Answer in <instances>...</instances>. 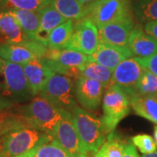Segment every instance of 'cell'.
<instances>
[{
  "instance_id": "5bb4252c",
  "label": "cell",
  "mask_w": 157,
  "mask_h": 157,
  "mask_svg": "<svg viewBox=\"0 0 157 157\" xmlns=\"http://www.w3.org/2000/svg\"><path fill=\"white\" fill-rule=\"evenodd\" d=\"M135 27L133 17L105 25L98 28L100 43L128 47L129 35Z\"/></svg>"
},
{
  "instance_id": "277c9868",
  "label": "cell",
  "mask_w": 157,
  "mask_h": 157,
  "mask_svg": "<svg viewBox=\"0 0 157 157\" xmlns=\"http://www.w3.org/2000/svg\"><path fill=\"white\" fill-rule=\"evenodd\" d=\"M53 140L52 136L39 130L23 127L9 131L0 143V153L6 157H17L35 147Z\"/></svg>"
},
{
  "instance_id": "d6a6232c",
  "label": "cell",
  "mask_w": 157,
  "mask_h": 157,
  "mask_svg": "<svg viewBox=\"0 0 157 157\" xmlns=\"http://www.w3.org/2000/svg\"><path fill=\"white\" fill-rule=\"evenodd\" d=\"M122 157H140V155H139L135 145L133 143L128 142L125 147Z\"/></svg>"
},
{
  "instance_id": "60d3db41",
  "label": "cell",
  "mask_w": 157,
  "mask_h": 157,
  "mask_svg": "<svg viewBox=\"0 0 157 157\" xmlns=\"http://www.w3.org/2000/svg\"><path fill=\"white\" fill-rule=\"evenodd\" d=\"M155 97H156V99H157V94H155Z\"/></svg>"
},
{
  "instance_id": "7c38bea8",
  "label": "cell",
  "mask_w": 157,
  "mask_h": 157,
  "mask_svg": "<svg viewBox=\"0 0 157 157\" xmlns=\"http://www.w3.org/2000/svg\"><path fill=\"white\" fill-rule=\"evenodd\" d=\"M105 87L99 81L78 77L74 84L76 101L86 110H96L101 105Z\"/></svg>"
},
{
  "instance_id": "d6986e66",
  "label": "cell",
  "mask_w": 157,
  "mask_h": 157,
  "mask_svg": "<svg viewBox=\"0 0 157 157\" xmlns=\"http://www.w3.org/2000/svg\"><path fill=\"white\" fill-rule=\"evenodd\" d=\"M39 17L40 27L38 38L40 42L46 45L47 38L51 32L67 19L63 17L52 4L39 11Z\"/></svg>"
},
{
  "instance_id": "44dd1931",
  "label": "cell",
  "mask_w": 157,
  "mask_h": 157,
  "mask_svg": "<svg viewBox=\"0 0 157 157\" xmlns=\"http://www.w3.org/2000/svg\"><path fill=\"white\" fill-rule=\"evenodd\" d=\"M9 11L16 18L18 25H20L24 33L27 35L29 39L39 41L38 38L39 27H40L39 11H25V10H17V9L9 10Z\"/></svg>"
},
{
  "instance_id": "836d02e7",
  "label": "cell",
  "mask_w": 157,
  "mask_h": 157,
  "mask_svg": "<svg viewBox=\"0 0 157 157\" xmlns=\"http://www.w3.org/2000/svg\"><path fill=\"white\" fill-rule=\"evenodd\" d=\"M144 31L147 33L151 35L154 39L157 40V22L156 21H150L147 22L144 26Z\"/></svg>"
},
{
  "instance_id": "cb8c5ba5",
  "label": "cell",
  "mask_w": 157,
  "mask_h": 157,
  "mask_svg": "<svg viewBox=\"0 0 157 157\" xmlns=\"http://www.w3.org/2000/svg\"><path fill=\"white\" fill-rule=\"evenodd\" d=\"M52 5L67 20H79L86 17V10L78 0H52Z\"/></svg>"
},
{
  "instance_id": "e0dca14e",
  "label": "cell",
  "mask_w": 157,
  "mask_h": 157,
  "mask_svg": "<svg viewBox=\"0 0 157 157\" xmlns=\"http://www.w3.org/2000/svg\"><path fill=\"white\" fill-rule=\"evenodd\" d=\"M128 47L135 58H148L157 52V40L140 27H135L129 35Z\"/></svg>"
},
{
  "instance_id": "8d00e7d4",
  "label": "cell",
  "mask_w": 157,
  "mask_h": 157,
  "mask_svg": "<svg viewBox=\"0 0 157 157\" xmlns=\"http://www.w3.org/2000/svg\"><path fill=\"white\" fill-rule=\"evenodd\" d=\"M154 140H155L157 145V125H155L154 128Z\"/></svg>"
},
{
  "instance_id": "9c48e42d",
  "label": "cell",
  "mask_w": 157,
  "mask_h": 157,
  "mask_svg": "<svg viewBox=\"0 0 157 157\" xmlns=\"http://www.w3.org/2000/svg\"><path fill=\"white\" fill-rule=\"evenodd\" d=\"M53 140L71 157H89L74 128L71 111L62 110V118L52 134Z\"/></svg>"
},
{
  "instance_id": "ba28073f",
  "label": "cell",
  "mask_w": 157,
  "mask_h": 157,
  "mask_svg": "<svg viewBox=\"0 0 157 157\" xmlns=\"http://www.w3.org/2000/svg\"><path fill=\"white\" fill-rule=\"evenodd\" d=\"M44 59L52 72L76 78L79 76L80 68L90 61L88 55L70 49H48Z\"/></svg>"
},
{
  "instance_id": "3957f363",
  "label": "cell",
  "mask_w": 157,
  "mask_h": 157,
  "mask_svg": "<svg viewBox=\"0 0 157 157\" xmlns=\"http://www.w3.org/2000/svg\"><path fill=\"white\" fill-rule=\"evenodd\" d=\"M74 128L89 157H94L106 140V132L101 119L82 107L76 106L71 111Z\"/></svg>"
},
{
  "instance_id": "2e32d148",
  "label": "cell",
  "mask_w": 157,
  "mask_h": 157,
  "mask_svg": "<svg viewBox=\"0 0 157 157\" xmlns=\"http://www.w3.org/2000/svg\"><path fill=\"white\" fill-rule=\"evenodd\" d=\"M132 55L128 47L100 43L95 52L90 55L89 59L90 61L99 63L111 70H114L121 62L131 58Z\"/></svg>"
},
{
  "instance_id": "f546056e",
  "label": "cell",
  "mask_w": 157,
  "mask_h": 157,
  "mask_svg": "<svg viewBox=\"0 0 157 157\" xmlns=\"http://www.w3.org/2000/svg\"><path fill=\"white\" fill-rule=\"evenodd\" d=\"M133 94L139 95H155L157 94V75L145 69L139 81L135 86Z\"/></svg>"
},
{
  "instance_id": "9a60e30c",
  "label": "cell",
  "mask_w": 157,
  "mask_h": 157,
  "mask_svg": "<svg viewBox=\"0 0 157 157\" xmlns=\"http://www.w3.org/2000/svg\"><path fill=\"white\" fill-rule=\"evenodd\" d=\"M28 84L35 96L39 95L52 72L46 65L44 58H37L21 65Z\"/></svg>"
},
{
  "instance_id": "d590c367",
  "label": "cell",
  "mask_w": 157,
  "mask_h": 157,
  "mask_svg": "<svg viewBox=\"0 0 157 157\" xmlns=\"http://www.w3.org/2000/svg\"><path fill=\"white\" fill-rule=\"evenodd\" d=\"M78 1H79V3H80L82 6H84L85 7H86V6H89L90 4L95 2L96 0H78Z\"/></svg>"
},
{
  "instance_id": "4fadbf2b",
  "label": "cell",
  "mask_w": 157,
  "mask_h": 157,
  "mask_svg": "<svg viewBox=\"0 0 157 157\" xmlns=\"http://www.w3.org/2000/svg\"><path fill=\"white\" fill-rule=\"evenodd\" d=\"M144 70L145 68L140 65L135 57L128 58L121 62L113 70V84L121 86L130 95L134 93L135 86Z\"/></svg>"
},
{
  "instance_id": "8fae6325",
  "label": "cell",
  "mask_w": 157,
  "mask_h": 157,
  "mask_svg": "<svg viewBox=\"0 0 157 157\" xmlns=\"http://www.w3.org/2000/svg\"><path fill=\"white\" fill-rule=\"evenodd\" d=\"M47 50L45 44L36 40L25 44L1 43L0 58L22 65L37 58H45Z\"/></svg>"
},
{
  "instance_id": "30bf717a",
  "label": "cell",
  "mask_w": 157,
  "mask_h": 157,
  "mask_svg": "<svg viewBox=\"0 0 157 157\" xmlns=\"http://www.w3.org/2000/svg\"><path fill=\"white\" fill-rule=\"evenodd\" d=\"M99 44L98 27L90 18L86 17L76 21L73 35L65 49L77 51L90 56L95 52Z\"/></svg>"
},
{
  "instance_id": "f1b7e54d",
  "label": "cell",
  "mask_w": 157,
  "mask_h": 157,
  "mask_svg": "<svg viewBox=\"0 0 157 157\" xmlns=\"http://www.w3.org/2000/svg\"><path fill=\"white\" fill-rule=\"evenodd\" d=\"M26 127L21 117L11 108L0 113V143L3 137L9 131Z\"/></svg>"
},
{
  "instance_id": "52a82bcc",
  "label": "cell",
  "mask_w": 157,
  "mask_h": 157,
  "mask_svg": "<svg viewBox=\"0 0 157 157\" xmlns=\"http://www.w3.org/2000/svg\"><path fill=\"white\" fill-rule=\"evenodd\" d=\"M39 95L64 110L72 111L77 106L73 79L59 73L51 75Z\"/></svg>"
},
{
  "instance_id": "ac0fdd59",
  "label": "cell",
  "mask_w": 157,
  "mask_h": 157,
  "mask_svg": "<svg viewBox=\"0 0 157 157\" xmlns=\"http://www.w3.org/2000/svg\"><path fill=\"white\" fill-rule=\"evenodd\" d=\"M0 36L5 43L25 44L32 41L9 11H0Z\"/></svg>"
},
{
  "instance_id": "4dcf8cb0",
  "label": "cell",
  "mask_w": 157,
  "mask_h": 157,
  "mask_svg": "<svg viewBox=\"0 0 157 157\" xmlns=\"http://www.w3.org/2000/svg\"><path fill=\"white\" fill-rule=\"evenodd\" d=\"M132 143L143 155H148L156 151L157 145L151 135L140 134L131 138Z\"/></svg>"
},
{
  "instance_id": "484cf974",
  "label": "cell",
  "mask_w": 157,
  "mask_h": 157,
  "mask_svg": "<svg viewBox=\"0 0 157 157\" xmlns=\"http://www.w3.org/2000/svg\"><path fill=\"white\" fill-rule=\"evenodd\" d=\"M128 142L123 140L114 131L107 137L96 155L103 157H122L125 147Z\"/></svg>"
},
{
  "instance_id": "4316f807",
  "label": "cell",
  "mask_w": 157,
  "mask_h": 157,
  "mask_svg": "<svg viewBox=\"0 0 157 157\" xmlns=\"http://www.w3.org/2000/svg\"><path fill=\"white\" fill-rule=\"evenodd\" d=\"M17 157H71L54 140L42 143Z\"/></svg>"
},
{
  "instance_id": "7a4b0ae2",
  "label": "cell",
  "mask_w": 157,
  "mask_h": 157,
  "mask_svg": "<svg viewBox=\"0 0 157 157\" xmlns=\"http://www.w3.org/2000/svg\"><path fill=\"white\" fill-rule=\"evenodd\" d=\"M0 94L16 105L32 101L31 89L21 65L0 58Z\"/></svg>"
},
{
  "instance_id": "d4e9b609",
  "label": "cell",
  "mask_w": 157,
  "mask_h": 157,
  "mask_svg": "<svg viewBox=\"0 0 157 157\" xmlns=\"http://www.w3.org/2000/svg\"><path fill=\"white\" fill-rule=\"evenodd\" d=\"M52 4V0H0V11L25 10L40 11Z\"/></svg>"
},
{
  "instance_id": "8992f818",
  "label": "cell",
  "mask_w": 157,
  "mask_h": 157,
  "mask_svg": "<svg viewBox=\"0 0 157 157\" xmlns=\"http://www.w3.org/2000/svg\"><path fill=\"white\" fill-rule=\"evenodd\" d=\"M86 17L101 27L110 23L132 18L130 0H96L86 6Z\"/></svg>"
},
{
  "instance_id": "1f68e13d",
  "label": "cell",
  "mask_w": 157,
  "mask_h": 157,
  "mask_svg": "<svg viewBox=\"0 0 157 157\" xmlns=\"http://www.w3.org/2000/svg\"><path fill=\"white\" fill-rule=\"evenodd\" d=\"M140 65L157 75V52L148 58H136Z\"/></svg>"
},
{
  "instance_id": "83f0119b",
  "label": "cell",
  "mask_w": 157,
  "mask_h": 157,
  "mask_svg": "<svg viewBox=\"0 0 157 157\" xmlns=\"http://www.w3.org/2000/svg\"><path fill=\"white\" fill-rule=\"evenodd\" d=\"M133 9L141 22H157V0H136Z\"/></svg>"
},
{
  "instance_id": "e575fe53",
  "label": "cell",
  "mask_w": 157,
  "mask_h": 157,
  "mask_svg": "<svg viewBox=\"0 0 157 157\" xmlns=\"http://www.w3.org/2000/svg\"><path fill=\"white\" fill-rule=\"evenodd\" d=\"M15 106H16L15 103H13L11 101L6 100L0 94V113L6 111V110H9V109H11Z\"/></svg>"
},
{
  "instance_id": "ab89813d",
  "label": "cell",
  "mask_w": 157,
  "mask_h": 157,
  "mask_svg": "<svg viewBox=\"0 0 157 157\" xmlns=\"http://www.w3.org/2000/svg\"><path fill=\"white\" fill-rule=\"evenodd\" d=\"M94 157H103V156H99V155H94Z\"/></svg>"
},
{
  "instance_id": "7402d4cb",
  "label": "cell",
  "mask_w": 157,
  "mask_h": 157,
  "mask_svg": "<svg viewBox=\"0 0 157 157\" xmlns=\"http://www.w3.org/2000/svg\"><path fill=\"white\" fill-rule=\"evenodd\" d=\"M113 70L106 67L99 63L88 61L80 68L78 77L97 80L103 85L105 89H107L113 84Z\"/></svg>"
},
{
  "instance_id": "f35d334b",
  "label": "cell",
  "mask_w": 157,
  "mask_h": 157,
  "mask_svg": "<svg viewBox=\"0 0 157 157\" xmlns=\"http://www.w3.org/2000/svg\"><path fill=\"white\" fill-rule=\"evenodd\" d=\"M0 157H6V156H4V155H2V154L0 153Z\"/></svg>"
},
{
  "instance_id": "ffe728a7",
  "label": "cell",
  "mask_w": 157,
  "mask_h": 157,
  "mask_svg": "<svg viewBox=\"0 0 157 157\" xmlns=\"http://www.w3.org/2000/svg\"><path fill=\"white\" fill-rule=\"evenodd\" d=\"M130 104L136 114L157 125V99L155 95H129Z\"/></svg>"
},
{
  "instance_id": "603a6c76",
  "label": "cell",
  "mask_w": 157,
  "mask_h": 157,
  "mask_svg": "<svg viewBox=\"0 0 157 157\" xmlns=\"http://www.w3.org/2000/svg\"><path fill=\"white\" fill-rule=\"evenodd\" d=\"M74 24L73 20H67L53 29L48 35L46 46L48 49H65L73 33Z\"/></svg>"
},
{
  "instance_id": "6da1fadb",
  "label": "cell",
  "mask_w": 157,
  "mask_h": 157,
  "mask_svg": "<svg viewBox=\"0 0 157 157\" xmlns=\"http://www.w3.org/2000/svg\"><path fill=\"white\" fill-rule=\"evenodd\" d=\"M26 127L52 135L62 118V110L43 97H34L28 104L12 107Z\"/></svg>"
},
{
  "instance_id": "5b68a950",
  "label": "cell",
  "mask_w": 157,
  "mask_h": 157,
  "mask_svg": "<svg viewBox=\"0 0 157 157\" xmlns=\"http://www.w3.org/2000/svg\"><path fill=\"white\" fill-rule=\"evenodd\" d=\"M130 98L127 92L117 85H111L102 101L101 121L107 135L113 133L118 124L130 113Z\"/></svg>"
},
{
  "instance_id": "74e56055",
  "label": "cell",
  "mask_w": 157,
  "mask_h": 157,
  "mask_svg": "<svg viewBox=\"0 0 157 157\" xmlns=\"http://www.w3.org/2000/svg\"><path fill=\"white\" fill-rule=\"evenodd\" d=\"M141 157H157V151L154 152L152 154H148V155H143Z\"/></svg>"
}]
</instances>
